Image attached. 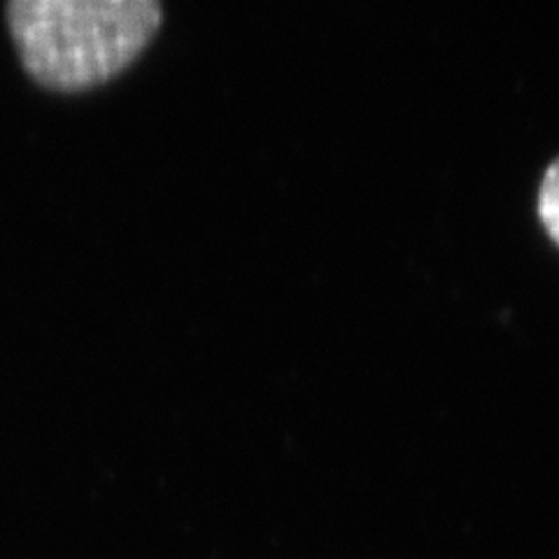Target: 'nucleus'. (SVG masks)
<instances>
[{"mask_svg": "<svg viewBox=\"0 0 559 559\" xmlns=\"http://www.w3.org/2000/svg\"><path fill=\"white\" fill-rule=\"evenodd\" d=\"M8 26L28 73L82 90L129 66L162 26L159 0H10Z\"/></svg>", "mask_w": 559, "mask_h": 559, "instance_id": "f257e3e1", "label": "nucleus"}, {"mask_svg": "<svg viewBox=\"0 0 559 559\" xmlns=\"http://www.w3.org/2000/svg\"><path fill=\"white\" fill-rule=\"evenodd\" d=\"M538 215L548 236L559 245V159L548 168L538 194Z\"/></svg>", "mask_w": 559, "mask_h": 559, "instance_id": "f03ea898", "label": "nucleus"}]
</instances>
